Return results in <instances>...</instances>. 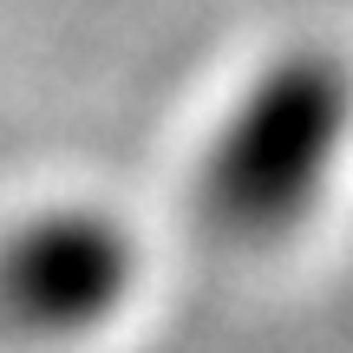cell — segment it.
Segmentation results:
<instances>
[{
    "instance_id": "2",
    "label": "cell",
    "mask_w": 353,
    "mask_h": 353,
    "mask_svg": "<svg viewBox=\"0 0 353 353\" xmlns=\"http://www.w3.org/2000/svg\"><path fill=\"white\" fill-rule=\"evenodd\" d=\"M131 294V242L99 210H46L0 242V321L33 341L92 334Z\"/></svg>"
},
{
    "instance_id": "1",
    "label": "cell",
    "mask_w": 353,
    "mask_h": 353,
    "mask_svg": "<svg viewBox=\"0 0 353 353\" xmlns=\"http://www.w3.org/2000/svg\"><path fill=\"white\" fill-rule=\"evenodd\" d=\"M347 138V79L334 59H275L203 157V210L236 242H275L314 210Z\"/></svg>"
}]
</instances>
